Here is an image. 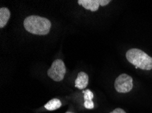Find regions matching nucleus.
Returning <instances> with one entry per match:
<instances>
[{
  "label": "nucleus",
  "instance_id": "f257e3e1",
  "mask_svg": "<svg viewBox=\"0 0 152 113\" xmlns=\"http://www.w3.org/2000/svg\"><path fill=\"white\" fill-rule=\"evenodd\" d=\"M23 25L29 33L37 35H46L50 32L51 22L46 18L31 15L24 20Z\"/></svg>",
  "mask_w": 152,
  "mask_h": 113
},
{
  "label": "nucleus",
  "instance_id": "f03ea898",
  "mask_svg": "<svg viewBox=\"0 0 152 113\" xmlns=\"http://www.w3.org/2000/svg\"><path fill=\"white\" fill-rule=\"evenodd\" d=\"M127 60L133 64L136 68L142 70L150 71L152 69V58L145 52L137 48H132L126 54Z\"/></svg>",
  "mask_w": 152,
  "mask_h": 113
},
{
  "label": "nucleus",
  "instance_id": "7ed1b4c3",
  "mask_svg": "<svg viewBox=\"0 0 152 113\" xmlns=\"http://www.w3.org/2000/svg\"><path fill=\"white\" fill-rule=\"evenodd\" d=\"M66 73L64 62L61 59H57L53 62L50 68L47 71L49 77L55 81L59 82L64 79Z\"/></svg>",
  "mask_w": 152,
  "mask_h": 113
},
{
  "label": "nucleus",
  "instance_id": "20e7f679",
  "mask_svg": "<svg viewBox=\"0 0 152 113\" xmlns=\"http://www.w3.org/2000/svg\"><path fill=\"white\" fill-rule=\"evenodd\" d=\"M114 87L118 93H128L133 88V79L127 74H121L116 78Z\"/></svg>",
  "mask_w": 152,
  "mask_h": 113
},
{
  "label": "nucleus",
  "instance_id": "39448f33",
  "mask_svg": "<svg viewBox=\"0 0 152 113\" xmlns=\"http://www.w3.org/2000/svg\"><path fill=\"white\" fill-rule=\"evenodd\" d=\"M78 4L81 5L86 10L96 12L99 9L100 0H79Z\"/></svg>",
  "mask_w": 152,
  "mask_h": 113
},
{
  "label": "nucleus",
  "instance_id": "423d86ee",
  "mask_svg": "<svg viewBox=\"0 0 152 113\" xmlns=\"http://www.w3.org/2000/svg\"><path fill=\"white\" fill-rule=\"evenodd\" d=\"M88 83V75L84 72L79 73L77 75V78L75 80V87L79 89H83L87 87Z\"/></svg>",
  "mask_w": 152,
  "mask_h": 113
},
{
  "label": "nucleus",
  "instance_id": "0eeeda50",
  "mask_svg": "<svg viewBox=\"0 0 152 113\" xmlns=\"http://www.w3.org/2000/svg\"><path fill=\"white\" fill-rule=\"evenodd\" d=\"M10 12L8 8H0V28L2 29L6 26L10 18Z\"/></svg>",
  "mask_w": 152,
  "mask_h": 113
},
{
  "label": "nucleus",
  "instance_id": "6e6552de",
  "mask_svg": "<svg viewBox=\"0 0 152 113\" xmlns=\"http://www.w3.org/2000/svg\"><path fill=\"white\" fill-rule=\"evenodd\" d=\"M84 94V107L87 109H93L94 108V104L92 101L94 98V94L89 89L86 91H83Z\"/></svg>",
  "mask_w": 152,
  "mask_h": 113
},
{
  "label": "nucleus",
  "instance_id": "1a4fd4ad",
  "mask_svg": "<svg viewBox=\"0 0 152 113\" xmlns=\"http://www.w3.org/2000/svg\"><path fill=\"white\" fill-rule=\"evenodd\" d=\"M62 104L59 99L53 98L51 99L45 105V108L49 111H53L57 109H59L61 107Z\"/></svg>",
  "mask_w": 152,
  "mask_h": 113
},
{
  "label": "nucleus",
  "instance_id": "9d476101",
  "mask_svg": "<svg viewBox=\"0 0 152 113\" xmlns=\"http://www.w3.org/2000/svg\"><path fill=\"white\" fill-rule=\"evenodd\" d=\"M110 113H126L125 110L124 109H122V108H115V109L113 110V111L110 112Z\"/></svg>",
  "mask_w": 152,
  "mask_h": 113
},
{
  "label": "nucleus",
  "instance_id": "9b49d317",
  "mask_svg": "<svg viewBox=\"0 0 152 113\" xmlns=\"http://www.w3.org/2000/svg\"><path fill=\"white\" fill-rule=\"evenodd\" d=\"M111 2L110 0H100V5L101 6H105Z\"/></svg>",
  "mask_w": 152,
  "mask_h": 113
},
{
  "label": "nucleus",
  "instance_id": "f8f14e48",
  "mask_svg": "<svg viewBox=\"0 0 152 113\" xmlns=\"http://www.w3.org/2000/svg\"><path fill=\"white\" fill-rule=\"evenodd\" d=\"M66 113H74V112H70V111H68V112H66Z\"/></svg>",
  "mask_w": 152,
  "mask_h": 113
}]
</instances>
